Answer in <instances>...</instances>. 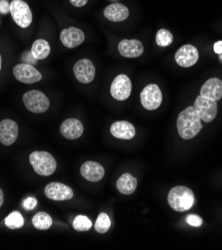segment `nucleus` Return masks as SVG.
<instances>
[{"label": "nucleus", "instance_id": "1", "mask_svg": "<svg viewBox=\"0 0 222 250\" xmlns=\"http://www.w3.org/2000/svg\"><path fill=\"white\" fill-rule=\"evenodd\" d=\"M202 129L201 120L194 107H187L177 118V130L183 140H191Z\"/></svg>", "mask_w": 222, "mask_h": 250}, {"label": "nucleus", "instance_id": "2", "mask_svg": "<svg viewBox=\"0 0 222 250\" xmlns=\"http://www.w3.org/2000/svg\"><path fill=\"white\" fill-rule=\"evenodd\" d=\"M167 201L172 209H174L175 211L183 212L190 209L193 207L194 194L193 191L188 188L178 186L169 191Z\"/></svg>", "mask_w": 222, "mask_h": 250}, {"label": "nucleus", "instance_id": "3", "mask_svg": "<svg viewBox=\"0 0 222 250\" xmlns=\"http://www.w3.org/2000/svg\"><path fill=\"white\" fill-rule=\"evenodd\" d=\"M29 162L35 172L41 177H49L56 169L54 157L47 152H33L29 156Z\"/></svg>", "mask_w": 222, "mask_h": 250}, {"label": "nucleus", "instance_id": "4", "mask_svg": "<svg viewBox=\"0 0 222 250\" xmlns=\"http://www.w3.org/2000/svg\"><path fill=\"white\" fill-rule=\"evenodd\" d=\"M23 103L28 111L35 114L46 112L50 105L49 99L39 90H31L24 94Z\"/></svg>", "mask_w": 222, "mask_h": 250}, {"label": "nucleus", "instance_id": "5", "mask_svg": "<svg viewBox=\"0 0 222 250\" xmlns=\"http://www.w3.org/2000/svg\"><path fill=\"white\" fill-rule=\"evenodd\" d=\"M10 14L13 21L21 28H27L32 22V12L23 0H13L10 3Z\"/></svg>", "mask_w": 222, "mask_h": 250}, {"label": "nucleus", "instance_id": "6", "mask_svg": "<svg viewBox=\"0 0 222 250\" xmlns=\"http://www.w3.org/2000/svg\"><path fill=\"white\" fill-rule=\"evenodd\" d=\"M140 101L146 110L153 111L162 103V93L156 84L147 85L140 93Z\"/></svg>", "mask_w": 222, "mask_h": 250}, {"label": "nucleus", "instance_id": "7", "mask_svg": "<svg viewBox=\"0 0 222 250\" xmlns=\"http://www.w3.org/2000/svg\"><path fill=\"white\" fill-rule=\"evenodd\" d=\"M132 84L125 74H120L113 80L110 87L111 96L117 101H125L131 94Z\"/></svg>", "mask_w": 222, "mask_h": 250}, {"label": "nucleus", "instance_id": "8", "mask_svg": "<svg viewBox=\"0 0 222 250\" xmlns=\"http://www.w3.org/2000/svg\"><path fill=\"white\" fill-rule=\"evenodd\" d=\"M194 109L201 121L206 123L212 122L217 116V103L202 96H198L194 102Z\"/></svg>", "mask_w": 222, "mask_h": 250}, {"label": "nucleus", "instance_id": "9", "mask_svg": "<svg viewBox=\"0 0 222 250\" xmlns=\"http://www.w3.org/2000/svg\"><path fill=\"white\" fill-rule=\"evenodd\" d=\"M13 75L17 81L24 84H34L42 79L41 73L32 65L18 64L13 68Z\"/></svg>", "mask_w": 222, "mask_h": 250}, {"label": "nucleus", "instance_id": "10", "mask_svg": "<svg viewBox=\"0 0 222 250\" xmlns=\"http://www.w3.org/2000/svg\"><path fill=\"white\" fill-rule=\"evenodd\" d=\"M47 198L55 202L69 201L73 197V190L68 186L61 183H50L44 189Z\"/></svg>", "mask_w": 222, "mask_h": 250}, {"label": "nucleus", "instance_id": "11", "mask_svg": "<svg viewBox=\"0 0 222 250\" xmlns=\"http://www.w3.org/2000/svg\"><path fill=\"white\" fill-rule=\"evenodd\" d=\"M75 78L82 84L91 83L95 77V66L89 59H81L73 67Z\"/></svg>", "mask_w": 222, "mask_h": 250}, {"label": "nucleus", "instance_id": "12", "mask_svg": "<svg viewBox=\"0 0 222 250\" xmlns=\"http://www.w3.org/2000/svg\"><path fill=\"white\" fill-rule=\"evenodd\" d=\"M199 59V53L193 45L186 44L180 47L175 53L176 63L183 68H188L196 64Z\"/></svg>", "mask_w": 222, "mask_h": 250}, {"label": "nucleus", "instance_id": "13", "mask_svg": "<svg viewBox=\"0 0 222 250\" xmlns=\"http://www.w3.org/2000/svg\"><path fill=\"white\" fill-rule=\"evenodd\" d=\"M18 137V125L9 119L0 122V142L4 146H11Z\"/></svg>", "mask_w": 222, "mask_h": 250}, {"label": "nucleus", "instance_id": "14", "mask_svg": "<svg viewBox=\"0 0 222 250\" xmlns=\"http://www.w3.org/2000/svg\"><path fill=\"white\" fill-rule=\"evenodd\" d=\"M118 51L125 58H137L143 54V44L136 39H123L118 44Z\"/></svg>", "mask_w": 222, "mask_h": 250}, {"label": "nucleus", "instance_id": "15", "mask_svg": "<svg viewBox=\"0 0 222 250\" xmlns=\"http://www.w3.org/2000/svg\"><path fill=\"white\" fill-rule=\"evenodd\" d=\"M84 33L81 29L76 27H68L61 31L60 41L66 48L72 49L78 47L84 41Z\"/></svg>", "mask_w": 222, "mask_h": 250}, {"label": "nucleus", "instance_id": "16", "mask_svg": "<svg viewBox=\"0 0 222 250\" xmlns=\"http://www.w3.org/2000/svg\"><path fill=\"white\" fill-rule=\"evenodd\" d=\"M84 131L82 123L77 119H67L60 126V134L67 140H76L82 136Z\"/></svg>", "mask_w": 222, "mask_h": 250}, {"label": "nucleus", "instance_id": "17", "mask_svg": "<svg viewBox=\"0 0 222 250\" xmlns=\"http://www.w3.org/2000/svg\"><path fill=\"white\" fill-rule=\"evenodd\" d=\"M81 176L88 182L97 183L103 179L105 170L103 167L96 162H85L80 167Z\"/></svg>", "mask_w": 222, "mask_h": 250}, {"label": "nucleus", "instance_id": "18", "mask_svg": "<svg viewBox=\"0 0 222 250\" xmlns=\"http://www.w3.org/2000/svg\"><path fill=\"white\" fill-rule=\"evenodd\" d=\"M111 135L116 139L131 140L135 137L136 131L133 125L126 121H117L111 125Z\"/></svg>", "mask_w": 222, "mask_h": 250}, {"label": "nucleus", "instance_id": "19", "mask_svg": "<svg viewBox=\"0 0 222 250\" xmlns=\"http://www.w3.org/2000/svg\"><path fill=\"white\" fill-rule=\"evenodd\" d=\"M200 96L217 102L222 98V81L218 78L207 80L200 89Z\"/></svg>", "mask_w": 222, "mask_h": 250}, {"label": "nucleus", "instance_id": "20", "mask_svg": "<svg viewBox=\"0 0 222 250\" xmlns=\"http://www.w3.org/2000/svg\"><path fill=\"white\" fill-rule=\"evenodd\" d=\"M104 16L112 22H121L129 16L128 8L121 3H112L108 5L103 12Z\"/></svg>", "mask_w": 222, "mask_h": 250}, {"label": "nucleus", "instance_id": "21", "mask_svg": "<svg viewBox=\"0 0 222 250\" xmlns=\"http://www.w3.org/2000/svg\"><path fill=\"white\" fill-rule=\"evenodd\" d=\"M116 188L122 194H131L137 188V180L130 173H124L116 182Z\"/></svg>", "mask_w": 222, "mask_h": 250}, {"label": "nucleus", "instance_id": "22", "mask_svg": "<svg viewBox=\"0 0 222 250\" xmlns=\"http://www.w3.org/2000/svg\"><path fill=\"white\" fill-rule=\"evenodd\" d=\"M50 53V45L44 39H37L31 47V54L36 60H43Z\"/></svg>", "mask_w": 222, "mask_h": 250}, {"label": "nucleus", "instance_id": "23", "mask_svg": "<svg viewBox=\"0 0 222 250\" xmlns=\"http://www.w3.org/2000/svg\"><path fill=\"white\" fill-rule=\"evenodd\" d=\"M32 224L36 229L47 230L52 226V218L46 212H37L32 218Z\"/></svg>", "mask_w": 222, "mask_h": 250}, {"label": "nucleus", "instance_id": "24", "mask_svg": "<svg viewBox=\"0 0 222 250\" xmlns=\"http://www.w3.org/2000/svg\"><path fill=\"white\" fill-rule=\"evenodd\" d=\"M5 226L10 229H18L24 226V218L18 211H12L5 218Z\"/></svg>", "mask_w": 222, "mask_h": 250}, {"label": "nucleus", "instance_id": "25", "mask_svg": "<svg viewBox=\"0 0 222 250\" xmlns=\"http://www.w3.org/2000/svg\"><path fill=\"white\" fill-rule=\"evenodd\" d=\"M111 227V221H110V218L109 216L102 212L100 213L99 215H98L97 219H96V222L94 224V228H95V230L98 232V233H105L109 230Z\"/></svg>", "mask_w": 222, "mask_h": 250}, {"label": "nucleus", "instance_id": "26", "mask_svg": "<svg viewBox=\"0 0 222 250\" xmlns=\"http://www.w3.org/2000/svg\"><path fill=\"white\" fill-rule=\"evenodd\" d=\"M91 228L92 222L85 215H77L73 220V229L77 231H87Z\"/></svg>", "mask_w": 222, "mask_h": 250}, {"label": "nucleus", "instance_id": "27", "mask_svg": "<svg viewBox=\"0 0 222 250\" xmlns=\"http://www.w3.org/2000/svg\"><path fill=\"white\" fill-rule=\"evenodd\" d=\"M173 42V35L167 29H159L156 33V44L160 47H167Z\"/></svg>", "mask_w": 222, "mask_h": 250}, {"label": "nucleus", "instance_id": "28", "mask_svg": "<svg viewBox=\"0 0 222 250\" xmlns=\"http://www.w3.org/2000/svg\"><path fill=\"white\" fill-rule=\"evenodd\" d=\"M186 221L191 227L194 228H199L202 226V218L199 217L198 215H195V214H189L186 217Z\"/></svg>", "mask_w": 222, "mask_h": 250}, {"label": "nucleus", "instance_id": "29", "mask_svg": "<svg viewBox=\"0 0 222 250\" xmlns=\"http://www.w3.org/2000/svg\"><path fill=\"white\" fill-rule=\"evenodd\" d=\"M37 201L34 197H27L25 201L23 202V208L26 210H32L36 208Z\"/></svg>", "mask_w": 222, "mask_h": 250}, {"label": "nucleus", "instance_id": "30", "mask_svg": "<svg viewBox=\"0 0 222 250\" xmlns=\"http://www.w3.org/2000/svg\"><path fill=\"white\" fill-rule=\"evenodd\" d=\"M10 12V3L8 0H0V13L7 14Z\"/></svg>", "mask_w": 222, "mask_h": 250}, {"label": "nucleus", "instance_id": "31", "mask_svg": "<svg viewBox=\"0 0 222 250\" xmlns=\"http://www.w3.org/2000/svg\"><path fill=\"white\" fill-rule=\"evenodd\" d=\"M22 60H24V63L25 64H29V65H34L36 63V59L32 56L31 51L30 52H26L24 53V55L22 56Z\"/></svg>", "mask_w": 222, "mask_h": 250}, {"label": "nucleus", "instance_id": "32", "mask_svg": "<svg viewBox=\"0 0 222 250\" xmlns=\"http://www.w3.org/2000/svg\"><path fill=\"white\" fill-rule=\"evenodd\" d=\"M88 0H70V3L75 7H83Z\"/></svg>", "mask_w": 222, "mask_h": 250}, {"label": "nucleus", "instance_id": "33", "mask_svg": "<svg viewBox=\"0 0 222 250\" xmlns=\"http://www.w3.org/2000/svg\"><path fill=\"white\" fill-rule=\"evenodd\" d=\"M213 48H214V52L216 53V54H222V41H217L215 44H214V46H213Z\"/></svg>", "mask_w": 222, "mask_h": 250}, {"label": "nucleus", "instance_id": "34", "mask_svg": "<svg viewBox=\"0 0 222 250\" xmlns=\"http://www.w3.org/2000/svg\"><path fill=\"white\" fill-rule=\"evenodd\" d=\"M3 202H4V195H3V191L1 190V188H0V208L2 207V205H3Z\"/></svg>", "mask_w": 222, "mask_h": 250}, {"label": "nucleus", "instance_id": "35", "mask_svg": "<svg viewBox=\"0 0 222 250\" xmlns=\"http://www.w3.org/2000/svg\"><path fill=\"white\" fill-rule=\"evenodd\" d=\"M1 64H2V59H1V55H0V71H1Z\"/></svg>", "mask_w": 222, "mask_h": 250}, {"label": "nucleus", "instance_id": "36", "mask_svg": "<svg viewBox=\"0 0 222 250\" xmlns=\"http://www.w3.org/2000/svg\"><path fill=\"white\" fill-rule=\"evenodd\" d=\"M219 59H220V62H222V54H220V58Z\"/></svg>", "mask_w": 222, "mask_h": 250}]
</instances>
